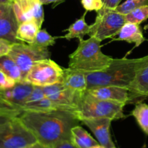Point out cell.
<instances>
[{
  "instance_id": "6da1fadb",
  "label": "cell",
  "mask_w": 148,
  "mask_h": 148,
  "mask_svg": "<svg viewBox=\"0 0 148 148\" xmlns=\"http://www.w3.org/2000/svg\"><path fill=\"white\" fill-rule=\"evenodd\" d=\"M38 142L51 147L62 140H72V129L80 120L73 112L23 111L18 116Z\"/></svg>"
},
{
  "instance_id": "7a4b0ae2",
  "label": "cell",
  "mask_w": 148,
  "mask_h": 148,
  "mask_svg": "<svg viewBox=\"0 0 148 148\" xmlns=\"http://www.w3.org/2000/svg\"><path fill=\"white\" fill-rule=\"evenodd\" d=\"M140 58L114 59L105 70L86 73L88 89L101 86H115L130 89L134 81Z\"/></svg>"
},
{
  "instance_id": "3957f363",
  "label": "cell",
  "mask_w": 148,
  "mask_h": 148,
  "mask_svg": "<svg viewBox=\"0 0 148 148\" xmlns=\"http://www.w3.org/2000/svg\"><path fill=\"white\" fill-rule=\"evenodd\" d=\"M101 43L94 37L79 41L77 48L69 56V68L85 73L105 70L114 58L101 51Z\"/></svg>"
},
{
  "instance_id": "277c9868",
  "label": "cell",
  "mask_w": 148,
  "mask_h": 148,
  "mask_svg": "<svg viewBox=\"0 0 148 148\" xmlns=\"http://www.w3.org/2000/svg\"><path fill=\"white\" fill-rule=\"evenodd\" d=\"M124 105L121 103L97 98L86 91L77 95L74 113L80 121L84 119L99 118L117 120L124 117L123 112Z\"/></svg>"
},
{
  "instance_id": "5b68a950",
  "label": "cell",
  "mask_w": 148,
  "mask_h": 148,
  "mask_svg": "<svg viewBox=\"0 0 148 148\" xmlns=\"http://www.w3.org/2000/svg\"><path fill=\"white\" fill-rule=\"evenodd\" d=\"M126 23L125 15L120 14L115 10L103 7L97 12L93 24L90 26L88 35L100 41L109 38H114L119 33Z\"/></svg>"
},
{
  "instance_id": "8992f818",
  "label": "cell",
  "mask_w": 148,
  "mask_h": 148,
  "mask_svg": "<svg viewBox=\"0 0 148 148\" xmlns=\"http://www.w3.org/2000/svg\"><path fill=\"white\" fill-rule=\"evenodd\" d=\"M63 75L64 68L49 58L36 62L26 75L24 83L45 87L61 83Z\"/></svg>"
},
{
  "instance_id": "52a82bcc",
  "label": "cell",
  "mask_w": 148,
  "mask_h": 148,
  "mask_svg": "<svg viewBox=\"0 0 148 148\" xmlns=\"http://www.w3.org/2000/svg\"><path fill=\"white\" fill-rule=\"evenodd\" d=\"M8 55L18 65L24 83L25 78L32 66L38 61L49 59L51 53L48 48L40 47L33 44L18 42L12 44Z\"/></svg>"
},
{
  "instance_id": "ba28073f",
  "label": "cell",
  "mask_w": 148,
  "mask_h": 148,
  "mask_svg": "<svg viewBox=\"0 0 148 148\" xmlns=\"http://www.w3.org/2000/svg\"><path fill=\"white\" fill-rule=\"evenodd\" d=\"M37 142L18 116L11 118L0 133V148H25Z\"/></svg>"
},
{
  "instance_id": "9c48e42d",
  "label": "cell",
  "mask_w": 148,
  "mask_h": 148,
  "mask_svg": "<svg viewBox=\"0 0 148 148\" xmlns=\"http://www.w3.org/2000/svg\"><path fill=\"white\" fill-rule=\"evenodd\" d=\"M130 102H141L148 99V55L140 58L135 78L129 89Z\"/></svg>"
},
{
  "instance_id": "30bf717a",
  "label": "cell",
  "mask_w": 148,
  "mask_h": 148,
  "mask_svg": "<svg viewBox=\"0 0 148 148\" xmlns=\"http://www.w3.org/2000/svg\"><path fill=\"white\" fill-rule=\"evenodd\" d=\"M34 86L27 83H17L14 86L0 89V102L23 113V108Z\"/></svg>"
},
{
  "instance_id": "8fae6325",
  "label": "cell",
  "mask_w": 148,
  "mask_h": 148,
  "mask_svg": "<svg viewBox=\"0 0 148 148\" xmlns=\"http://www.w3.org/2000/svg\"><path fill=\"white\" fill-rule=\"evenodd\" d=\"M112 120L107 118H99L84 119L81 121L90 129L100 145L106 148H113L115 147V145L111 139L110 133V127Z\"/></svg>"
},
{
  "instance_id": "7c38bea8",
  "label": "cell",
  "mask_w": 148,
  "mask_h": 148,
  "mask_svg": "<svg viewBox=\"0 0 148 148\" xmlns=\"http://www.w3.org/2000/svg\"><path fill=\"white\" fill-rule=\"evenodd\" d=\"M90 94L97 98L115 102L126 104L130 102V93L127 88L115 86H101L87 90Z\"/></svg>"
},
{
  "instance_id": "4fadbf2b",
  "label": "cell",
  "mask_w": 148,
  "mask_h": 148,
  "mask_svg": "<svg viewBox=\"0 0 148 148\" xmlns=\"http://www.w3.org/2000/svg\"><path fill=\"white\" fill-rule=\"evenodd\" d=\"M47 98L60 103L75 107V100L78 94L66 88L62 83L42 87Z\"/></svg>"
},
{
  "instance_id": "5bb4252c",
  "label": "cell",
  "mask_w": 148,
  "mask_h": 148,
  "mask_svg": "<svg viewBox=\"0 0 148 148\" xmlns=\"http://www.w3.org/2000/svg\"><path fill=\"white\" fill-rule=\"evenodd\" d=\"M61 83L77 94H82L88 89L85 73L69 68H64L63 78Z\"/></svg>"
},
{
  "instance_id": "9a60e30c",
  "label": "cell",
  "mask_w": 148,
  "mask_h": 148,
  "mask_svg": "<svg viewBox=\"0 0 148 148\" xmlns=\"http://www.w3.org/2000/svg\"><path fill=\"white\" fill-rule=\"evenodd\" d=\"M18 26V21L12 7L8 13L0 19V39H4L13 44L20 42L17 39Z\"/></svg>"
},
{
  "instance_id": "2e32d148",
  "label": "cell",
  "mask_w": 148,
  "mask_h": 148,
  "mask_svg": "<svg viewBox=\"0 0 148 148\" xmlns=\"http://www.w3.org/2000/svg\"><path fill=\"white\" fill-rule=\"evenodd\" d=\"M53 110L75 112V107L67 104H60L50 99L45 97L38 101L27 103L25 104L23 111H36V112H49Z\"/></svg>"
},
{
  "instance_id": "e0dca14e",
  "label": "cell",
  "mask_w": 148,
  "mask_h": 148,
  "mask_svg": "<svg viewBox=\"0 0 148 148\" xmlns=\"http://www.w3.org/2000/svg\"><path fill=\"white\" fill-rule=\"evenodd\" d=\"M113 41H123L128 43H134L136 47H138L145 41V38L143 36L140 25L126 23L120 30L118 37L114 39Z\"/></svg>"
},
{
  "instance_id": "ac0fdd59",
  "label": "cell",
  "mask_w": 148,
  "mask_h": 148,
  "mask_svg": "<svg viewBox=\"0 0 148 148\" xmlns=\"http://www.w3.org/2000/svg\"><path fill=\"white\" fill-rule=\"evenodd\" d=\"M87 12L88 11H85L80 18L77 19L66 30H65L67 31V33L62 36V38H64L67 40H71L75 38L78 39L79 41L84 40V36L88 35L90 30V26L85 21Z\"/></svg>"
},
{
  "instance_id": "d6986e66",
  "label": "cell",
  "mask_w": 148,
  "mask_h": 148,
  "mask_svg": "<svg viewBox=\"0 0 148 148\" xmlns=\"http://www.w3.org/2000/svg\"><path fill=\"white\" fill-rule=\"evenodd\" d=\"M40 28L34 20H27L19 24L17 31V39L20 42L33 44Z\"/></svg>"
},
{
  "instance_id": "ffe728a7",
  "label": "cell",
  "mask_w": 148,
  "mask_h": 148,
  "mask_svg": "<svg viewBox=\"0 0 148 148\" xmlns=\"http://www.w3.org/2000/svg\"><path fill=\"white\" fill-rule=\"evenodd\" d=\"M71 132L72 141L79 148H90L99 144L85 129L79 125L72 128Z\"/></svg>"
},
{
  "instance_id": "44dd1931",
  "label": "cell",
  "mask_w": 148,
  "mask_h": 148,
  "mask_svg": "<svg viewBox=\"0 0 148 148\" xmlns=\"http://www.w3.org/2000/svg\"><path fill=\"white\" fill-rule=\"evenodd\" d=\"M0 71L17 83H23V75L16 62L9 55L0 57Z\"/></svg>"
},
{
  "instance_id": "7402d4cb",
  "label": "cell",
  "mask_w": 148,
  "mask_h": 148,
  "mask_svg": "<svg viewBox=\"0 0 148 148\" xmlns=\"http://www.w3.org/2000/svg\"><path fill=\"white\" fill-rule=\"evenodd\" d=\"M132 115L142 130L148 135V104L143 102L137 103L132 112Z\"/></svg>"
},
{
  "instance_id": "603a6c76",
  "label": "cell",
  "mask_w": 148,
  "mask_h": 148,
  "mask_svg": "<svg viewBox=\"0 0 148 148\" xmlns=\"http://www.w3.org/2000/svg\"><path fill=\"white\" fill-rule=\"evenodd\" d=\"M148 19V5L139 7L125 15L126 23L140 25Z\"/></svg>"
},
{
  "instance_id": "cb8c5ba5",
  "label": "cell",
  "mask_w": 148,
  "mask_h": 148,
  "mask_svg": "<svg viewBox=\"0 0 148 148\" xmlns=\"http://www.w3.org/2000/svg\"><path fill=\"white\" fill-rule=\"evenodd\" d=\"M59 38L62 37H56V36H52L49 33V32L46 29H42L39 30L36 36L33 44L36 45L38 46L43 48H48L49 46L54 45L56 40Z\"/></svg>"
},
{
  "instance_id": "d4e9b609",
  "label": "cell",
  "mask_w": 148,
  "mask_h": 148,
  "mask_svg": "<svg viewBox=\"0 0 148 148\" xmlns=\"http://www.w3.org/2000/svg\"><path fill=\"white\" fill-rule=\"evenodd\" d=\"M147 5L148 0H127L124 3L119 4L115 10L120 14L126 15L135 9Z\"/></svg>"
},
{
  "instance_id": "484cf974",
  "label": "cell",
  "mask_w": 148,
  "mask_h": 148,
  "mask_svg": "<svg viewBox=\"0 0 148 148\" xmlns=\"http://www.w3.org/2000/svg\"><path fill=\"white\" fill-rule=\"evenodd\" d=\"M33 20L37 23L38 27L40 28L44 20V12L43 4L39 0L33 1Z\"/></svg>"
},
{
  "instance_id": "4316f807",
  "label": "cell",
  "mask_w": 148,
  "mask_h": 148,
  "mask_svg": "<svg viewBox=\"0 0 148 148\" xmlns=\"http://www.w3.org/2000/svg\"><path fill=\"white\" fill-rule=\"evenodd\" d=\"M82 6L86 11H99L103 7L102 0H81Z\"/></svg>"
},
{
  "instance_id": "83f0119b",
  "label": "cell",
  "mask_w": 148,
  "mask_h": 148,
  "mask_svg": "<svg viewBox=\"0 0 148 148\" xmlns=\"http://www.w3.org/2000/svg\"><path fill=\"white\" fill-rule=\"evenodd\" d=\"M45 97H46L45 95L44 92H43V88L40 86H34L33 91H31L30 96H29L27 101H26L25 104H27V103L38 101V100H42V99L45 98Z\"/></svg>"
},
{
  "instance_id": "f1b7e54d",
  "label": "cell",
  "mask_w": 148,
  "mask_h": 148,
  "mask_svg": "<svg viewBox=\"0 0 148 148\" xmlns=\"http://www.w3.org/2000/svg\"><path fill=\"white\" fill-rule=\"evenodd\" d=\"M22 112L15 110L11 107L6 105L0 102V115L8 116V117H16L19 116Z\"/></svg>"
},
{
  "instance_id": "f546056e",
  "label": "cell",
  "mask_w": 148,
  "mask_h": 148,
  "mask_svg": "<svg viewBox=\"0 0 148 148\" xmlns=\"http://www.w3.org/2000/svg\"><path fill=\"white\" fill-rule=\"evenodd\" d=\"M17 82L0 71V89H6L14 86Z\"/></svg>"
},
{
  "instance_id": "4dcf8cb0",
  "label": "cell",
  "mask_w": 148,
  "mask_h": 148,
  "mask_svg": "<svg viewBox=\"0 0 148 148\" xmlns=\"http://www.w3.org/2000/svg\"><path fill=\"white\" fill-rule=\"evenodd\" d=\"M12 44L4 39H0V57L9 55Z\"/></svg>"
},
{
  "instance_id": "1f68e13d",
  "label": "cell",
  "mask_w": 148,
  "mask_h": 148,
  "mask_svg": "<svg viewBox=\"0 0 148 148\" xmlns=\"http://www.w3.org/2000/svg\"><path fill=\"white\" fill-rule=\"evenodd\" d=\"M49 148H79L72 140L66 139V140H62L57 143L54 144L53 146Z\"/></svg>"
},
{
  "instance_id": "d6a6232c",
  "label": "cell",
  "mask_w": 148,
  "mask_h": 148,
  "mask_svg": "<svg viewBox=\"0 0 148 148\" xmlns=\"http://www.w3.org/2000/svg\"><path fill=\"white\" fill-rule=\"evenodd\" d=\"M121 1V0H102L103 3V7L111 9V10H115L119 5Z\"/></svg>"
},
{
  "instance_id": "836d02e7",
  "label": "cell",
  "mask_w": 148,
  "mask_h": 148,
  "mask_svg": "<svg viewBox=\"0 0 148 148\" xmlns=\"http://www.w3.org/2000/svg\"><path fill=\"white\" fill-rule=\"evenodd\" d=\"M12 7V4H0V19L8 13V12L11 10Z\"/></svg>"
},
{
  "instance_id": "e575fe53",
  "label": "cell",
  "mask_w": 148,
  "mask_h": 148,
  "mask_svg": "<svg viewBox=\"0 0 148 148\" xmlns=\"http://www.w3.org/2000/svg\"><path fill=\"white\" fill-rule=\"evenodd\" d=\"M11 118L12 117H8V116H3L0 115V133H1V131H3V129L5 127L6 124L7 123V122L9 121Z\"/></svg>"
},
{
  "instance_id": "d590c367",
  "label": "cell",
  "mask_w": 148,
  "mask_h": 148,
  "mask_svg": "<svg viewBox=\"0 0 148 148\" xmlns=\"http://www.w3.org/2000/svg\"><path fill=\"white\" fill-rule=\"evenodd\" d=\"M42 4H53V7L58 5V4H61V3L64 2L65 0H39Z\"/></svg>"
},
{
  "instance_id": "8d00e7d4",
  "label": "cell",
  "mask_w": 148,
  "mask_h": 148,
  "mask_svg": "<svg viewBox=\"0 0 148 148\" xmlns=\"http://www.w3.org/2000/svg\"><path fill=\"white\" fill-rule=\"evenodd\" d=\"M25 148H49V147L46 146V145H43V144H41L40 142H36V143L33 144V145H30V146L26 147Z\"/></svg>"
},
{
  "instance_id": "74e56055",
  "label": "cell",
  "mask_w": 148,
  "mask_h": 148,
  "mask_svg": "<svg viewBox=\"0 0 148 148\" xmlns=\"http://www.w3.org/2000/svg\"><path fill=\"white\" fill-rule=\"evenodd\" d=\"M13 0H0V4H12Z\"/></svg>"
},
{
  "instance_id": "f35d334b",
  "label": "cell",
  "mask_w": 148,
  "mask_h": 148,
  "mask_svg": "<svg viewBox=\"0 0 148 148\" xmlns=\"http://www.w3.org/2000/svg\"><path fill=\"white\" fill-rule=\"evenodd\" d=\"M90 148H106V147H103V145H101L100 144H98V145H95V146L92 147Z\"/></svg>"
},
{
  "instance_id": "ab89813d",
  "label": "cell",
  "mask_w": 148,
  "mask_h": 148,
  "mask_svg": "<svg viewBox=\"0 0 148 148\" xmlns=\"http://www.w3.org/2000/svg\"><path fill=\"white\" fill-rule=\"evenodd\" d=\"M113 148H116V147H113Z\"/></svg>"
}]
</instances>
